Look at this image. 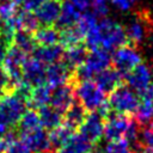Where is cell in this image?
Wrapping results in <instances>:
<instances>
[{
  "label": "cell",
  "mask_w": 153,
  "mask_h": 153,
  "mask_svg": "<svg viewBox=\"0 0 153 153\" xmlns=\"http://www.w3.org/2000/svg\"><path fill=\"white\" fill-rule=\"evenodd\" d=\"M37 111L39 115L41 126L45 130H51V129L61 126L63 122V114H61L59 110H56L51 105L42 106V108L37 109Z\"/></svg>",
  "instance_id": "22"
},
{
  "label": "cell",
  "mask_w": 153,
  "mask_h": 153,
  "mask_svg": "<svg viewBox=\"0 0 153 153\" xmlns=\"http://www.w3.org/2000/svg\"><path fill=\"white\" fill-rule=\"evenodd\" d=\"M133 118L127 115H120L112 112L104 123V133L103 137L109 141H115L124 137Z\"/></svg>",
  "instance_id": "8"
},
{
  "label": "cell",
  "mask_w": 153,
  "mask_h": 153,
  "mask_svg": "<svg viewBox=\"0 0 153 153\" xmlns=\"http://www.w3.org/2000/svg\"><path fill=\"white\" fill-rule=\"evenodd\" d=\"M112 57L111 53L103 48L88 50L85 62L73 72L72 84L81 80H93V78L102 71L111 67Z\"/></svg>",
  "instance_id": "1"
},
{
  "label": "cell",
  "mask_w": 153,
  "mask_h": 153,
  "mask_svg": "<svg viewBox=\"0 0 153 153\" xmlns=\"http://www.w3.org/2000/svg\"><path fill=\"white\" fill-rule=\"evenodd\" d=\"M0 27H1V20H0Z\"/></svg>",
  "instance_id": "49"
},
{
  "label": "cell",
  "mask_w": 153,
  "mask_h": 153,
  "mask_svg": "<svg viewBox=\"0 0 153 153\" xmlns=\"http://www.w3.org/2000/svg\"><path fill=\"white\" fill-rule=\"evenodd\" d=\"M4 94H5V91H4L2 88H0V102H1V99H2V97H4Z\"/></svg>",
  "instance_id": "46"
},
{
  "label": "cell",
  "mask_w": 153,
  "mask_h": 153,
  "mask_svg": "<svg viewBox=\"0 0 153 153\" xmlns=\"http://www.w3.org/2000/svg\"><path fill=\"white\" fill-rule=\"evenodd\" d=\"M98 26L102 32V47L109 53H114L117 48L128 44L126 29L117 22L110 18H102L98 22Z\"/></svg>",
  "instance_id": "4"
},
{
  "label": "cell",
  "mask_w": 153,
  "mask_h": 153,
  "mask_svg": "<svg viewBox=\"0 0 153 153\" xmlns=\"http://www.w3.org/2000/svg\"><path fill=\"white\" fill-rule=\"evenodd\" d=\"M87 114H88V111L79 102L75 100L65 111V114H63V124H66L67 127H69L73 130L79 129V127L85 121Z\"/></svg>",
  "instance_id": "21"
},
{
  "label": "cell",
  "mask_w": 153,
  "mask_h": 153,
  "mask_svg": "<svg viewBox=\"0 0 153 153\" xmlns=\"http://www.w3.org/2000/svg\"><path fill=\"white\" fill-rule=\"evenodd\" d=\"M110 109L120 115H134L139 105V96L128 85L123 84L112 91L106 99Z\"/></svg>",
  "instance_id": "3"
},
{
  "label": "cell",
  "mask_w": 153,
  "mask_h": 153,
  "mask_svg": "<svg viewBox=\"0 0 153 153\" xmlns=\"http://www.w3.org/2000/svg\"><path fill=\"white\" fill-rule=\"evenodd\" d=\"M104 123V118L97 111H91L87 114L85 121L79 127V133L92 145H97L103 137Z\"/></svg>",
  "instance_id": "9"
},
{
  "label": "cell",
  "mask_w": 153,
  "mask_h": 153,
  "mask_svg": "<svg viewBox=\"0 0 153 153\" xmlns=\"http://www.w3.org/2000/svg\"><path fill=\"white\" fill-rule=\"evenodd\" d=\"M26 57H27V55L24 51H22L19 48H17L16 45L11 44L7 48L6 55H5V59L1 63V66L6 71L8 78H10V82H11L10 91H12L14 88V86L23 80L22 67H23V63L26 60Z\"/></svg>",
  "instance_id": "6"
},
{
  "label": "cell",
  "mask_w": 153,
  "mask_h": 153,
  "mask_svg": "<svg viewBox=\"0 0 153 153\" xmlns=\"http://www.w3.org/2000/svg\"><path fill=\"white\" fill-rule=\"evenodd\" d=\"M74 98H75L74 86L72 82H68L53 88L50 97V105L56 110H59L61 114H65V111L75 102Z\"/></svg>",
  "instance_id": "13"
},
{
  "label": "cell",
  "mask_w": 153,
  "mask_h": 153,
  "mask_svg": "<svg viewBox=\"0 0 153 153\" xmlns=\"http://www.w3.org/2000/svg\"><path fill=\"white\" fill-rule=\"evenodd\" d=\"M141 153H153V148L143 146V148H142V152H141Z\"/></svg>",
  "instance_id": "45"
},
{
  "label": "cell",
  "mask_w": 153,
  "mask_h": 153,
  "mask_svg": "<svg viewBox=\"0 0 153 153\" xmlns=\"http://www.w3.org/2000/svg\"><path fill=\"white\" fill-rule=\"evenodd\" d=\"M0 88H2L5 91V93H7L11 88V82H10V78L6 73V71L2 68V66L0 65Z\"/></svg>",
  "instance_id": "40"
},
{
  "label": "cell",
  "mask_w": 153,
  "mask_h": 153,
  "mask_svg": "<svg viewBox=\"0 0 153 153\" xmlns=\"http://www.w3.org/2000/svg\"><path fill=\"white\" fill-rule=\"evenodd\" d=\"M72 78H73V71L69 69L62 60L49 65L45 69V82L51 88L72 82Z\"/></svg>",
  "instance_id": "12"
},
{
  "label": "cell",
  "mask_w": 153,
  "mask_h": 153,
  "mask_svg": "<svg viewBox=\"0 0 153 153\" xmlns=\"http://www.w3.org/2000/svg\"><path fill=\"white\" fill-rule=\"evenodd\" d=\"M47 0H25L24 4L22 5L23 6V10L25 11H31V12H35V10Z\"/></svg>",
  "instance_id": "42"
},
{
  "label": "cell",
  "mask_w": 153,
  "mask_h": 153,
  "mask_svg": "<svg viewBox=\"0 0 153 153\" xmlns=\"http://www.w3.org/2000/svg\"><path fill=\"white\" fill-rule=\"evenodd\" d=\"M17 139L16 130H8L2 137H0V153H6L10 143Z\"/></svg>",
  "instance_id": "39"
},
{
  "label": "cell",
  "mask_w": 153,
  "mask_h": 153,
  "mask_svg": "<svg viewBox=\"0 0 153 153\" xmlns=\"http://www.w3.org/2000/svg\"><path fill=\"white\" fill-rule=\"evenodd\" d=\"M60 32V44L63 48H71L78 44H82L84 42V35L79 31L76 26L67 27L63 30H59Z\"/></svg>",
  "instance_id": "30"
},
{
  "label": "cell",
  "mask_w": 153,
  "mask_h": 153,
  "mask_svg": "<svg viewBox=\"0 0 153 153\" xmlns=\"http://www.w3.org/2000/svg\"><path fill=\"white\" fill-rule=\"evenodd\" d=\"M84 43L88 50H94L102 47V32L98 25L85 33Z\"/></svg>",
  "instance_id": "33"
},
{
  "label": "cell",
  "mask_w": 153,
  "mask_h": 153,
  "mask_svg": "<svg viewBox=\"0 0 153 153\" xmlns=\"http://www.w3.org/2000/svg\"><path fill=\"white\" fill-rule=\"evenodd\" d=\"M74 133L73 129H71L69 127H67L66 124H61L51 130H49L48 133V139H49V145H50V149H55L57 151L69 137L71 135Z\"/></svg>",
  "instance_id": "27"
},
{
  "label": "cell",
  "mask_w": 153,
  "mask_h": 153,
  "mask_svg": "<svg viewBox=\"0 0 153 153\" xmlns=\"http://www.w3.org/2000/svg\"><path fill=\"white\" fill-rule=\"evenodd\" d=\"M106 1L110 2L112 6H115L116 8H118L120 11H129L133 5L130 0H106Z\"/></svg>",
  "instance_id": "41"
},
{
  "label": "cell",
  "mask_w": 153,
  "mask_h": 153,
  "mask_svg": "<svg viewBox=\"0 0 153 153\" xmlns=\"http://www.w3.org/2000/svg\"><path fill=\"white\" fill-rule=\"evenodd\" d=\"M45 65L36 57H26L22 67L23 80L32 87L45 84Z\"/></svg>",
  "instance_id": "11"
},
{
  "label": "cell",
  "mask_w": 153,
  "mask_h": 153,
  "mask_svg": "<svg viewBox=\"0 0 153 153\" xmlns=\"http://www.w3.org/2000/svg\"><path fill=\"white\" fill-rule=\"evenodd\" d=\"M35 42L38 47H48L59 43L60 32L55 26H43L38 27L33 33Z\"/></svg>",
  "instance_id": "25"
},
{
  "label": "cell",
  "mask_w": 153,
  "mask_h": 153,
  "mask_svg": "<svg viewBox=\"0 0 153 153\" xmlns=\"http://www.w3.org/2000/svg\"><path fill=\"white\" fill-rule=\"evenodd\" d=\"M112 67H115L123 76L133 71L136 66L142 63V56L136 49V47L131 44H124L117 48L112 54Z\"/></svg>",
  "instance_id": "5"
},
{
  "label": "cell",
  "mask_w": 153,
  "mask_h": 153,
  "mask_svg": "<svg viewBox=\"0 0 153 153\" xmlns=\"http://www.w3.org/2000/svg\"><path fill=\"white\" fill-rule=\"evenodd\" d=\"M93 80L105 94H110L112 91L124 84L123 74H121L115 67H109L102 71L93 78Z\"/></svg>",
  "instance_id": "14"
},
{
  "label": "cell",
  "mask_w": 153,
  "mask_h": 153,
  "mask_svg": "<svg viewBox=\"0 0 153 153\" xmlns=\"http://www.w3.org/2000/svg\"><path fill=\"white\" fill-rule=\"evenodd\" d=\"M94 145L86 140L80 133H73L71 137L56 151L57 153H92Z\"/></svg>",
  "instance_id": "17"
},
{
  "label": "cell",
  "mask_w": 153,
  "mask_h": 153,
  "mask_svg": "<svg viewBox=\"0 0 153 153\" xmlns=\"http://www.w3.org/2000/svg\"><path fill=\"white\" fill-rule=\"evenodd\" d=\"M92 13L97 17V18H106L108 13H109V5L106 0H93L92 5Z\"/></svg>",
  "instance_id": "36"
},
{
  "label": "cell",
  "mask_w": 153,
  "mask_h": 153,
  "mask_svg": "<svg viewBox=\"0 0 153 153\" xmlns=\"http://www.w3.org/2000/svg\"><path fill=\"white\" fill-rule=\"evenodd\" d=\"M18 17H19V23H20L22 30H25V31L33 33L39 27V22H38L37 17L35 16L33 12L22 10L18 12Z\"/></svg>",
  "instance_id": "31"
},
{
  "label": "cell",
  "mask_w": 153,
  "mask_h": 153,
  "mask_svg": "<svg viewBox=\"0 0 153 153\" xmlns=\"http://www.w3.org/2000/svg\"><path fill=\"white\" fill-rule=\"evenodd\" d=\"M8 130H10V126H8V123L0 116V137H2Z\"/></svg>",
  "instance_id": "43"
},
{
  "label": "cell",
  "mask_w": 153,
  "mask_h": 153,
  "mask_svg": "<svg viewBox=\"0 0 153 153\" xmlns=\"http://www.w3.org/2000/svg\"><path fill=\"white\" fill-rule=\"evenodd\" d=\"M26 102L16 94L13 91L4 94L0 102V116L8 123V126H17L22 115L26 110Z\"/></svg>",
  "instance_id": "7"
},
{
  "label": "cell",
  "mask_w": 153,
  "mask_h": 153,
  "mask_svg": "<svg viewBox=\"0 0 153 153\" xmlns=\"http://www.w3.org/2000/svg\"><path fill=\"white\" fill-rule=\"evenodd\" d=\"M7 48H8V45H7L2 39H0V65L2 63V61H4V59H5Z\"/></svg>",
  "instance_id": "44"
},
{
  "label": "cell",
  "mask_w": 153,
  "mask_h": 153,
  "mask_svg": "<svg viewBox=\"0 0 153 153\" xmlns=\"http://www.w3.org/2000/svg\"><path fill=\"white\" fill-rule=\"evenodd\" d=\"M62 1L61 0H47L42 2L36 10L35 16L37 17L39 24H43L44 26H51L56 23L60 12H61Z\"/></svg>",
  "instance_id": "15"
},
{
  "label": "cell",
  "mask_w": 153,
  "mask_h": 153,
  "mask_svg": "<svg viewBox=\"0 0 153 153\" xmlns=\"http://www.w3.org/2000/svg\"><path fill=\"white\" fill-rule=\"evenodd\" d=\"M88 54V49L85 47V44H78L71 48H66L63 56H62V61L67 65V67L69 69H72L73 72L81 66Z\"/></svg>",
  "instance_id": "20"
},
{
  "label": "cell",
  "mask_w": 153,
  "mask_h": 153,
  "mask_svg": "<svg viewBox=\"0 0 153 153\" xmlns=\"http://www.w3.org/2000/svg\"><path fill=\"white\" fill-rule=\"evenodd\" d=\"M98 18L92 13V12H88V11H85L84 13L80 14V18L76 23V27L79 29V31L85 36V33L87 31H90L91 29H93L94 26L98 25Z\"/></svg>",
  "instance_id": "32"
},
{
  "label": "cell",
  "mask_w": 153,
  "mask_h": 153,
  "mask_svg": "<svg viewBox=\"0 0 153 153\" xmlns=\"http://www.w3.org/2000/svg\"><path fill=\"white\" fill-rule=\"evenodd\" d=\"M38 153H51L50 151H44V152H38Z\"/></svg>",
  "instance_id": "47"
},
{
  "label": "cell",
  "mask_w": 153,
  "mask_h": 153,
  "mask_svg": "<svg viewBox=\"0 0 153 153\" xmlns=\"http://www.w3.org/2000/svg\"><path fill=\"white\" fill-rule=\"evenodd\" d=\"M140 135H141L140 142L146 147L153 148V122L143 126L142 129L140 130Z\"/></svg>",
  "instance_id": "37"
},
{
  "label": "cell",
  "mask_w": 153,
  "mask_h": 153,
  "mask_svg": "<svg viewBox=\"0 0 153 153\" xmlns=\"http://www.w3.org/2000/svg\"><path fill=\"white\" fill-rule=\"evenodd\" d=\"M130 1H131V2L134 4V2H136V1H139V0H130Z\"/></svg>",
  "instance_id": "48"
},
{
  "label": "cell",
  "mask_w": 153,
  "mask_h": 153,
  "mask_svg": "<svg viewBox=\"0 0 153 153\" xmlns=\"http://www.w3.org/2000/svg\"><path fill=\"white\" fill-rule=\"evenodd\" d=\"M143 23L145 22L141 18H137V19L133 20L127 27H124L129 44L136 47L137 44L143 42V39L146 37V26Z\"/></svg>",
  "instance_id": "26"
},
{
  "label": "cell",
  "mask_w": 153,
  "mask_h": 153,
  "mask_svg": "<svg viewBox=\"0 0 153 153\" xmlns=\"http://www.w3.org/2000/svg\"><path fill=\"white\" fill-rule=\"evenodd\" d=\"M18 13V6L12 0H5L0 5V20H7Z\"/></svg>",
  "instance_id": "35"
},
{
  "label": "cell",
  "mask_w": 153,
  "mask_h": 153,
  "mask_svg": "<svg viewBox=\"0 0 153 153\" xmlns=\"http://www.w3.org/2000/svg\"><path fill=\"white\" fill-rule=\"evenodd\" d=\"M124 82L136 93L143 91L153 82V71L147 63H140L124 75Z\"/></svg>",
  "instance_id": "10"
},
{
  "label": "cell",
  "mask_w": 153,
  "mask_h": 153,
  "mask_svg": "<svg viewBox=\"0 0 153 153\" xmlns=\"http://www.w3.org/2000/svg\"><path fill=\"white\" fill-rule=\"evenodd\" d=\"M105 153H131L129 142L122 137L115 141H109L104 147Z\"/></svg>",
  "instance_id": "34"
},
{
  "label": "cell",
  "mask_w": 153,
  "mask_h": 153,
  "mask_svg": "<svg viewBox=\"0 0 153 153\" xmlns=\"http://www.w3.org/2000/svg\"><path fill=\"white\" fill-rule=\"evenodd\" d=\"M78 102L88 111H96L106 102V94L99 88L94 80H81L73 82Z\"/></svg>",
  "instance_id": "2"
},
{
  "label": "cell",
  "mask_w": 153,
  "mask_h": 153,
  "mask_svg": "<svg viewBox=\"0 0 153 153\" xmlns=\"http://www.w3.org/2000/svg\"><path fill=\"white\" fill-rule=\"evenodd\" d=\"M65 53V48L61 44H54V45H48V47H36L33 50V57L39 60L44 65H51L55 62H59L62 60Z\"/></svg>",
  "instance_id": "19"
},
{
  "label": "cell",
  "mask_w": 153,
  "mask_h": 153,
  "mask_svg": "<svg viewBox=\"0 0 153 153\" xmlns=\"http://www.w3.org/2000/svg\"><path fill=\"white\" fill-rule=\"evenodd\" d=\"M12 44L16 45L17 48H19L22 51H24L26 55L30 53H33V50L36 49L37 44L35 42L33 35L29 31L25 30H18L12 38Z\"/></svg>",
  "instance_id": "28"
},
{
  "label": "cell",
  "mask_w": 153,
  "mask_h": 153,
  "mask_svg": "<svg viewBox=\"0 0 153 153\" xmlns=\"http://www.w3.org/2000/svg\"><path fill=\"white\" fill-rule=\"evenodd\" d=\"M20 139L30 147V149L35 153L44 152L50 149L48 133L43 128H38L36 130H32L30 133L20 134Z\"/></svg>",
  "instance_id": "16"
},
{
  "label": "cell",
  "mask_w": 153,
  "mask_h": 153,
  "mask_svg": "<svg viewBox=\"0 0 153 153\" xmlns=\"http://www.w3.org/2000/svg\"><path fill=\"white\" fill-rule=\"evenodd\" d=\"M81 12L69 1H63L61 6V12L60 16L55 23V27L57 30H63L67 27L75 26L79 18H80Z\"/></svg>",
  "instance_id": "18"
},
{
  "label": "cell",
  "mask_w": 153,
  "mask_h": 153,
  "mask_svg": "<svg viewBox=\"0 0 153 153\" xmlns=\"http://www.w3.org/2000/svg\"><path fill=\"white\" fill-rule=\"evenodd\" d=\"M135 122L140 126H146L153 122V99H140L134 114Z\"/></svg>",
  "instance_id": "29"
},
{
  "label": "cell",
  "mask_w": 153,
  "mask_h": 153,
  "mask_svg": "<svg viewBox=\"0 0 153 153\" xmlns=\"http://www.w3.org/2000/svg\"><path fill=\"white\" fill-rule=\"evenodd\" d=\"M38 128H42L41 121H39V115L36 109H27L24 111L22 115L20 120L17 123V131L20 134L30 133L32 130H36Z\"/></svg>",
  "instance_id": "23"
},
{
  "label": "cell",
  "mask_w": 153,
  "mask_h": 153,
  "mask_svg": "<svg viewBox=\"0 0 153 153\" xmlns=\"http://www.w3.org/2000/svg\"><path fill=\"white\" fill-rule=\"evenodd\" d=\"M6 153H33V152L22 139H16L10 143Z\"/></svg>",
  "instance_id": "38"
},
{
  "label": "cell",
  "mask_w": 153,
  "mask_h": 153,
  "mask_svg": "<svg viewBox=\"0 0 153 153\" xmlns=\"http://www.w3.org/2000/svg\"><path fill=\"white\" fill-rule=\"evenodd\" d=\"M51 91H53V88L47 84H42V85L32 87L31 96H30V99H29L27 104L32 109H36V110L42 108V106L49 105L50 104Z\"/></svg>",
  "instance_id": "24"
},
{
  "label": "cell",
  "mask_w": 153,
  "mask_h": 153,
  "mask_svg": "<svg viewBox=\"0 0 153 153\" xmlns=\"http://www.w3.org/2000/svg\"><path fill=\"white\" fill-rule=\"evenodd\" d=\"M1 1H5V0H1Z\"/></svg>",
  "instance_id": "50"
}]
</instances>
